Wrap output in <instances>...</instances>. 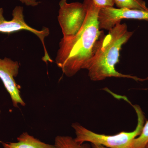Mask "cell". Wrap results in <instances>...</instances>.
I'll return each instance as SVG.
<instances>
[{
  "label": "cell",
  "instance_id": "cell-1",
  "mask_svg": "<svg viewBox=\"0 0 148 148\" xmlns=\"http://www.w3.org/2000/svg\"><path fill=\"white\" fill-rule=\"evenodd\" d=\"M83 3L87 12L81 29L74 36L61 39L56 58L57 66L68 77L86 69L95 42L103 32L100 31L98 21L101 8L95 5L93 0H84Z\"/></svg>",
  "mask_w": 148,
  "mask_h": 148
},
{
  "label": "cell",
  "instance_id": "cell-2",
  "mask_svg": "<svg viewBox=\"0 0 148 148\" xmlns=\"http://www.w3.org/2000/svg\"><path fill=\"white\" fill-rule=\"evenodd\" d=\"M133 32L127 30V25L119 22L109 30L108 34L102 32L95 42L91 58L86 69L93 81H99L107 78H127L136 81L148 79L140 78L131 75L122 74L116 71V65L119 62L122 47L132 37Z\"/></svg>",
  "mask_w": 148,
  "mask_h": 148
},
{
  "label": "cell",
  "instance_id": "cell-3",
  "mask_svg": "<svg viewBox=\"0 0 148 148\" xmlns=\"http://www.w3.org/2000/svg\"><path fill=\"white\" fill-rule=\"evenodd\" d=\"M137 114L138 123L133 131L122 132L114 135H106L95 133L83 126L78 123L72 125L75 133V140L82 144L90 143L98 144L107 148H132L134 140L140 135L145 123V115L142 109L138 105H132Z\"/></svg>",
  "mask_w": 148,
  "mask_h": 148
},
{
  "label": "cell",
  "instance_id": "cell-4",
  "mask_svg": "<svg viewBox=\"0 0 148 148\" xmlns=\"http://www.w3.org/2000/svg\"><path fill=\"white\" fill-rule=\"evenodd\" d=\"M60 7L58 16L63 38L73 37L77 34L84 23L86 15L84 3H66Z\"/></svg>",
  "mask_w": 148,
  "mask_h": 148
},
{
  "label": "cell",
  "instance_id": "cell-5",
  "mask_svg": "<svg viewBox=\"0 0 148 148\" xmlns=\"http://www.w3.org/2000/svg\"><path fill=\"white\" fill-rule=\"evenodd\" d=\"M23 10L22 7L17 6L12 11V19L10 21H7L3 15V10L0 8V33L10 34L22 30L32 32L40 39L42 43L45 53L44 56L42 58L43 61L46 63L47 61L52 62L53 61L51 59L47 53L44 41L45 38L49 34V29L43 27L42 30L39 31L30 27L24 21Z\"/></svg>",
  "mask_w": 148,
  "mask_h": 148
},
{
  "label": "cell",
  "instance_id": "cell-6",
  "mask_svg": "<svg viewBox=\"0 0 148 148\" xmlns=\"http://www.w3.org/2000/svg\"><path fill=\"white\" fill-rule=\"evenodd\" d=\"M126 19L148 21V11L113 7L102 8L98 14L99 29L109 31L121 20Z\"/></svg>",
  "mask_w": 148,
  "mask_h": 148
},
{
  "label": "cell",
  "instance_id": "cell-7",
  "mask_svg": "<svg viewBox=\"0 0 148 148\" xmlns=\"http://www.w3.org/2000/svg\"><path fill=\"white\" fill-rule=\"evenodd\" d=\"M19 68L17 61L8 58H0V79L10 96L12 105L16 108H18V105L26 106L21 98L19 86L14 79L18 75Z\"/></svg>",
  "mask_w": 148,
  "mask_h": 148
},
{
  "label": "cell",
  "instance_id": "cell-8",
  "mask_svg": "<svg viewBox=\"0 0 148 148\" xmlns=\"http://www.w3.org/2000/svg\"><path fill=\"white\" fill-rule=\"evenodd\" d=\"M4 148H55L54 145L42 142L34 136L24 132L17 138V142L2 143Z\"/></svg>",
  "mask_w": 148,
  "mask_h": 148
},
{
  "label": "cell",
  "instance_id": "cell-9",
  "mask_svg": "<svg viewBox=\"0 0 148 148\" xmlns=\"http://www.w3.org/2000/svg\"><path fill=\"white\" fill-rule=\"evenodd\" d=\"M55 148H92L88 143L80 144L77 142L75 138L70 136L58 135L54 140Z\"/></svg>",
  "mask_w": 148,
  "mask_h": 148
},
{
  "label": "cell",
  "instance_id": "cell-10",
  "mask_svg": "<svg viewBox=\"0 0 148 148\" xmlns=\"http://www.w3.org/2000/svg\"><path fill=\"white\" fill-rule=\"evenodd\" d=\"M118 8L148 11L145 2L143 0H114Z\"/></svg>",
  "mask_w": 148,
  "mask_h": 148
},
{
  "label": "cell",
  "instance_id": "cell-11",
  "mask_svg": "<svg viewBox=\"0 0 148 148\" xmlns=\"http://www.w3.org/2000/svg\"><path fill=\"white\" fill-rule=\"evenodd\" d=\"M148 143V120L143 126L142 132L133 141L132 148H146Z\"/></svg>",
  "mask_w": 148,
  "mask_h": 148
},
{
  "label": "cell",
  "instance_id": "cell-12",
  "mask_svg": "<svg viewBox=\"0 0 148 148\" xmlns=\"http://www.w3.org/2000/svg\"><path fill=\"white\" fill-rule=\"evenodd\" d=\"M93 1L100 8L113 7L114 5V0H93Z\"/></svg>",
  "mask_w": 148,
  "mask_h": 148
},
{
  "label": "cell",
  "instance_id": "cell-13",
  "mask_svg": "<svg viewBox=\"0 0 148 148\" xmlns=\"http://www.w3.org/2000/svg\"><path fill=\"white\" fill-rule=\"evenodd\" d=\"M21 1L22 3L25 4L27 6L35 7L38 5L39 3V2L37 1L36 0H18Z\"/></svg>",
  "mask_w": 148,
  "mask_h": 148
},
{
  "label": "cell",
  "instance_id": "cell-14",
  "mask_svg": "<svg viewBox=\"0 0 148 148\" xmlns=\"http://www.w3.org/2000/svg\"><path fill=\"white\" fill-rule=\"evenodd\" d=\"M90 145H91L92 148H107L100 144H95H95H91Z\"/></svg>",
  "mask_w": 148,
  "mask_h": 148
},
{
  "label": "cell",
  "instance_id": "cell-15",
  "mask_svg": "<svg viewBox=\"0 0 148 148\" xmlns=\"http://www.w3.org/2000/svg\"><path fill=\"white\" fill-rule=\"evenodd\" d=\"M67 3L66 0H61V1L59 3V5L60 6L64 5L66 3Z\"/></svg>",
  "mask_w": 148,
  "mask_h": 148
},
{
  "label": "cell",
  "instance_id": "cell-16",
  "mask_svg": "<svg viewBox=\"0 0 148 148\" xmlns=\"http://www.w3.org/2000/svg\"><path fill=\"white\" fill-rule=\"evenodd\" d=\"M146 148H148V143L147 144V145L146 146Z\"/></svg>",
  "mask_w": 148,
  "mask_h": 148
},
{
  "label": "cell",
  "instance_id": "cell-17",
  "mask_svg": "<svg viewBox=\"0 0 148 148\" xmlns=\"http://www.w3.org/2000/svg\"><path fill=\"white\" fill-rule=\"evenodd\" d=\"M1 111L0 110V114H1ZM0 118H1V116H0Z\"/></svg>",
  "mask_w": 148,
  "mask_h": 148
}]
</instances>
